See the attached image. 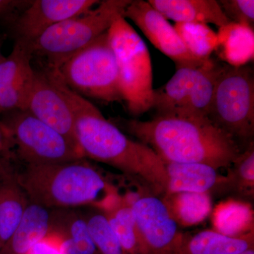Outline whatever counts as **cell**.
I'll return each mask as SVG.
<instances>
[{
	"label": "cell",
	"instance_id": "cell-1",
	"mask_svg": "<svg viewBox=\"0 0 254 254\" xmlns=\"http://www.w3.org/2000/svg\"><path fill=\"white\" fill-rule=\"evenodd\" d=\"M45 71L71 108L76 140L84 157L136 179L153 194L166 195L168 182L165 164L155 152L128 138L91 102L70 89L56 70L47 68Z\"/></svg>",
	"mask_w": 254,
	"mask_h": 254
},
{
	"label": "cell",
	"instance_id": "cell-2",
	"mask_svg": "<svg viewBox=\"0 0 254 254\" xmlns=\"http://www.w3.org/2000/svg\"><path fill=\"white\" fill-rule=\"evenodd\" d=\"M113 123L151 148L163 163L227 169L242 151L238 141L206 116L156 114L147 121L118 118Z\"/></svg>",
	"mask_w": 254,
	"mask_h": 254
},
{
	"label": "cell",
	"instance_id": "cell-3",
	"mask_svg": "<svg viewBox=\"0 0 254 254\" xmlns=\"http://www.w3.org/2000/svg\"><path fill=\"white\" fill-rule=\"evenodd\" d=\"M16 174L30 203L48 209L91 205L104 210L120 197L116 189L83 159L46 165L26 164L24 170Z\"/></svg>",
	"mask_w": 254,
	"mask_h": 254
},
{
	"label": "cell",
	"instance_id": "cell-4",
	"mask_svg": "<svg viewBox=\"0 0 254 254\" xmlns=\"http://www.w3.org/2000/svg\"><path fill=\"white\" fill-rule=\"evenodd\" d=\"M131 0H104L87 12L68 18L47 30L31 43L33 55L44 58L48 68L57 69L68 58L108 31L123 16Z\"/></svg>",
	"mask_w": 254,
	"mask_h": 254
},
{
	"label": "cell",
	"instance_id": "cell-5",
	"mask_svg": "<svg viewBox=\"0 0 254 254\" xmlns=\"http://www.w3.org/2000/svg\"><path fill=\"white\" fill-rule=\"evenodd\" d=\"M118 67L119 87L128 112L134 116L152 109L153 70L146 45L126 18L115 20L108 31Z\"/></svg>",
	"mask_w": 254,
	"mask_h": 254
},
{
	"label": "cell",
	"instance_id": "cell-6",
	"mask_svg": "<svg viewBox=\"0 0 254 254\" xmlns=\"http://www.w3.org/2000/svg\"><path fill=\"white\" fill-rule=\"evenodd\" d=\"M55 70L64 83L81 96L108 103L123 100L119 87L116 60L108 31Z\"/></svg>",
	"mask_w": 254,
	"mask_h": 254
},
{
	"label": "cell",
	"instance_id": "cell-7",
	"mask_svg": "<svg viewBox=\"0 0 254 254\" xmlns=\"http://www.w3.org/2000/svg\"><path fill=\"white\" fill-rule=\"evenodd\" d=\"M208 118L236 141H254V76L250 66L222 65Z\"/></svg>",
	"mask_w": 254,
	"mask_h": 254
},
{
	"label": "cell",
	"instance_id": "cell-8",
	"mask_svg": "<svg viewBox=\"0 0 254 254\" xmlns=\"http://www.w3.org/2000/svg\"><path fill=\"white\" fill-rule=\"evenodd\" d=\"M222 67L211 58L199 66L177 68L173 77L155 90L153 108L157 114L208 117Z\"/></svg>",
	"mask_w": 254,
	"mask_h": 254
},
{
	"label": "cell",
	"instance_id": "cell-9",
	"mask_svg": "<svg viewBox=\"0 0 254 254\" xmlns=\"http://www.w3.org/2000/svg\"><path fill=\"white\" fill-rule=\"evenodd\" d=\"M2 123L9 128L18 154L26 164L46 165L84 158L78 145L28 111H15Z\"/></svg>",
	"mask_w": 254,
	"mask_h": 254
},
{
	"label": "cell",
	"instance_id": "cell-10",
	"mask_svg": "<svg viewBox=\"0 0 254 254\" xmlns=\"http://www.w3.org/2000/svg\"><path fill=\"white\" fill-rule=\"evenodd\" d=\"M130 203L141 254H182L186 235L161 197L144 192Z\"/></svg>",
	"mask_w": 254,
	"mask_h": 254
},
{
	"label": "cell",
	"instance_id": "cell-11",
	"mask_svg": "<svg viewBox=\"0 0 254 254\" xmlns=\"http://www.w3.org/2000/svg\"><path fill=\"white\" fill-rule=\"evenodd\" d=\"M123 17L131 20L157 49L173 60L177 68L199 66L211 59L200 61L193 58L174 26L147 1L131 0Z\"/></svg>",
	"mask_w": 254,
	"mask_h": 254
},
{
	"label": "cell",
	"instance_id": "cell-12",
	"mask_svg": "<svg viewBox=\"0 0 254 254\" xmlns=\"http://www.w3.org/2000/svg\"><path fill=\"white\" fill-rule=\"evenodd\" d=\"M31 43L16 39L12 51L0 63V115L27 111L35 71Z\"/></svg>",
	"mask_w": 254,
	"mask_h": 254
},
{
	"label": "cell",
	"instance_id": "cell-13",
	"mask_svg": "<svg viewBox=\"0 0 254 254\" xmlns=\"http://www.w3.org/2000/svg\"><path fill=\"white\" fill-rule=\"evenodd\" d=\"M97 0H33L26 9L10 20L16 39L30 43L36 41L47 30L89 11Z\"/></svg>",
	"mask_w": 254,
	"mask_h": 254
},
{
	"label": "cell",
	"instance_id": "cell-14",
	"mask_svg": "<svg viewBox=\"0 0 254 254\" xmlns=\"http://www.w3.org/2000/svg\"><path fill=\"white\" fill-rule=\"evenodd\" d=\"M27 111L78 145L71 108L46 71H35Z\"/></svg>",
	"mask_w": 254,
	"mask_h": 254
},
{
	"label": "cell",
	"instance_id": "cell-15",
	"mask_svg": "<svg viewBox=\"0 0 254 254\" xmlns=\"http://www.w3.org/2000/svg\"><path fill=\"white\" fill-rule=\"evenodd\" d=\"M0 249L6 243L22 220L30 201L9 167L0 166Z\"/></svg>",
	"mask_w": 254,
	"mask_h": 254
},
{
	"label": "cell",
	"instance_id": "cell-16",
	"mask_svg": "<svg viewBox=\"0 0 254 254\" xmlns=\"http://www.w3.org/2000/svg\"><path fill=\"white\" fill-rule=\"evenodd\" d=\"M167 19L176 23H200L219 28L231 22L215 0H148Z\"/></svg>",
	"mask_w": 254,
	"mask_h": 254
},
{
	"label": "cell",
	"instance_id": "cell-17",
	"mask_svg": "<svg viewBox=\"0 0 254 254\" xmlns=\"http://www.w3.org/2000/svg\"><path fill=\"white\" fill-rule=\"evenodd\" d=\"M168 177L167 194L180 192H215L224 180L218 170L203 163H164Z\"/></svg>",
	"mask_w": 254,
	"mask_h": 254
},
{
	"label": "cell",
	"instance_id": "cell-18",
	"mask_svg": "<svg viewBox=\"0 0 254 254\" xmlns=\"http://www.w3.org/2000/svg\"><path fill=\"white\" fill-rule=\"evenodd\" d=\"M50 232L60 237L64 254H100L86 218L80 214L65 209L52 211Z\"/></svg>",
	"mask_w": 254,
	"mask_h": 254
},
{
	"label": "cell",
	"instance_id": "cell-19",
	"mask_svg": "<svg viewBox=\"0 0 254 254\" xmlns=\"http://www.w3.org/2000/svg\"><path fill=\"white\" fill-rule=\"evenodd\" d=\"M51 222L49 209L30 203L16 230L1 249L0 254H27L48 235Z\"/></svg>",
	"mask_w": 254,
	"mask_h": 254
},
{
	"label": "cell",
	"instance_id": "cell-20",
	"mask_svg": "<svg viewBox=\"0 0 254 254\" xmlns=\"http://www.w3.org/2000/svg\"><path fill=\"white\" fill-rule=\"evenodd\" d=\"M215 52L232 67L248 64L254 59V28L234 22L219 28Z\"/></svg>",
	"mask_w": 254,
	"mask_h": 254
},
{
	"label": "cell",
	"instance_id": "cell-21",
	"mask_svg": "<svg viewBox=\"0 0 254 254\" xmlns=\"http://www.w3.org/2000/svg\"><path fill=\"white\" fill-rule=\"evenodd\" d=\"M253 248L254 231L231 237L208 230L186 235L182 254H239Z\"/></svg>",
	"mask_w": 254,
	"mask_h": 254
},
{
	"label": "cell",
	"instance_id": "cell-22",
	"mask_svg": "<svg viewBox=\"0 0 254 254\" xmlns=\"http://www.w3.org/2000/svg\"><path fill=\"white\" fill-rule=\"evenodd\" d=\"M215 193L235 195L239 200H252L254 195V143L251 142L227 168Z\"/></svg>",
	"mask_w": 254,
	"mask_h": 254
},
{
	"label": "cell",
	"instance_id": "cell-23",
	"mask_svg": "<svg viewBox=\"0 0 254 254\" xmlns=\"http://www.w3.org/2000/svg\"><path fill=\"white\" fill-rule=\"evenodd\" d=\"M179 225H198L211 213L212 199L209 193L180 192L161 197Z\"/></svg>",
	"mask_w": 254,
	"mask_h": 254
},
{
	"label": "cell",
	"instance_id": "cell-24",
	"mask_svg": "<svg viewBox=\"0 0 254 254\" xmlns=\"http://www.w3.org/2000/svg\"><path fill=\"white\" fill-rule=\"evenodd\" d=\"M254 211L247 202L229 200L214 210L213 224L215 231L227 236L246 235L254 230Z\"/></svg>",
	"mask_w": 254,
	"mask_h": 254
},
{
	"label": "cell",
	"instance_id": "cell-25",
	"mask_svg": "<svg viewBox=\"0 0 254 254\" xmlns=\"http://www.w3.org/2000/svg\"><path fill=\"white\" fill-rule=\"evenodd\" d=\"M101 211L124 248L131 254H141L130 201L120 196L111 206Z\"/></svg>",
	"mask_w": 254,
	"mask_h": 254
},
{
	"label": "cell",
	"instance_id": "cell-26",
	"mask_svg": "<svg viewBox=\"0 0 254 254\" xmlns=\"http://www.w3.org/2000/svg\"><path fill=\"white\" fill-rule=\"evenodd\" d=\"M174 28L193 58L200 61L211 58L216 48L217 33L210 26L200 23H176Z\"/></svg>",
	"mask_w": 254,
	"mask_h": 254
},
{
	"label": "cell",
	"instance_id": "cell-27",
	"mask_svg": "<svg viewBox=\"0 0 254 254\" xmlns=\"http://www.w3.org/2000/svg\"><path fill=\"white\" fill-rule=\"evenodd\" d=\"M90 233L100 254H131L123 247L110 228L103 212L86 217Z\"/></svg>",
	"mask_w": 254,
	"mask_h": 254
},
{
	"label": "cell",
	"instance_id": "cell-28",
	"mask_svg": "<svg viewBox=\"0 0 254 254\" xmlns=\"http://www.w3.org/2000/svg\"><path fill=\"white\" fill-rule=\"evenodd\" d=\"M218 1L224 14L231 22L254 28V0H220Z\"/></svg>",
	"mask_w": 254,
	"mask_h": 254
},
{
	"label": "cell",
	"instance_id": "cell-29",
	"mask_svg": "<svg viewBox=\"0 0 254 254\" xmlns=\"http://www.w3.org/2000/svg\"><path fill=\"white\" fill-rule=\"evenodd\" d=\"M27 254H64L61 240L53 232H48L43 240L33 246Z\"/></svg>",
	"mask_w": 254,
	"mask_h": 254
},
{
	"label": "cell",
	"instance_id": "cell-30",
	"mask_svg": "<svg viewBox=\"0 0 254 254\" xmlns=\"http://www.w3.org/2000/svg\"><path fill=\"white\" fill-rule=\"evenodd\" d=\"M29 0H0V19L9 21L28 7Z\"/></svg>",
	"mask_w": 254,
	"mask_h": 254
},
{
	"label": "cell",
	"instance_id": "cell-31",
	"mask_svg": "<svg viewBox=\"0 0 254 254\" xmlns=\"http://www.w3.org/2000/svg\"><path fill=\"white\" fill-rule=\"evenodd\" d=\"M14 145V138L9 128L2 122H0V154L7 151Z\"/></svg>",
	"mask_w": 254,
	"mask_h": 254
},
{
	"label": "cell",
	"instance_id": "cell-32",
	"mask_svg": "<svg viewBox=\"0 0 254 254\" xmlns=\"http://www.w3.org/2000/svg\"><path fill=\"white\" fill-rule=\"evenodd\" d=\"M239 254H254V248L250 249V250L245 251V252Z\"/></svg>",
	"mask_w": 254,
	"mask_h": 254
},
{
	"label": "cell",
	"instance_id": "cell-33",
	"mask_svg": "<svg viewBox=\"0 0 254 254\" xmlns=\"http://www.w3.org/2000/svg\"><path fill=\"white\" fill-rule=\"evenodd\" d=\"M4 57L1 54V51H0V63L4 60Z\"/></svg>",
	"mask_w": 254,
	"mask_h": 254
}]
</instances>
